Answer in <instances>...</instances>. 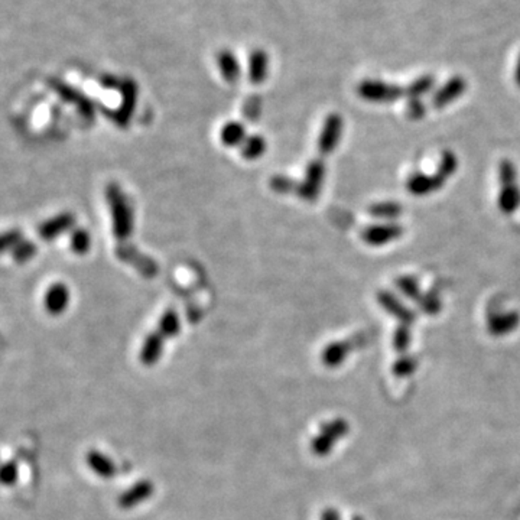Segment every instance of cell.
<instances>
[{
    "instance_id": "21",
    "label": "cell",
    "mask_w": 520,
    "mask_h": 520,
    "mask_svg": "<svg viewBox=\"0 0 520 520\" xmlns=\"http://www.w3.org/2000/svg\"><path fill=\"white\" fill-rule=\"evenodd\" d=\"M267 55L262 51H258L250 57L249 75L253 84H260L265 81L267 77Z\"/></svg>"
},
{
    "instance_id": "19",
    "label": "cell",
    "mask_w": 520,
    "mask_h": 520,
    "mask_svg": "<svg viewBox=\"0 0 520 520\" xmlns=\"http://www.w3.org/2000/svg\"><path fill=\"white\" fill-rule=\"evenodd\" d=\"M520 206V188L517 184L506 185L499 196V208L503 214H513Z\"/></svg>"
},
{
    "instance_id": "3",
    "label": "cell",
    "mask_w": 520,
    "mask_h": 520,
    "mask_svg": "<svg viewBox=\"0 0 520 520\" xmlns=\"http://www.w3.org/2000/svg\"><path fill=\"white\" fill-rule=\"evenodd\" d=\"M359 96L371 103H392L406 96L405 88L381 80H364L357 87Z\"/></svg>"
},
{
    "instance_id": "4",
    "label": "cell",
    "mask_w": 520,
    "mask_h": 520,
    "mask_svg": "<svg viewBox=\"0 0 520 520\" xmlns=\"http://www.w3.org/2000/svg\"><path fill=\"white\" fill-rule=\"evenodd\" d=\"M350 431V425L343 418H337L334 420H329L328 423L322 425L319 434L314 438L311 444V450L318 457H325L334 448V445L346 437Z\"/></svg>"
},
{
    "instance_id": "39",
    "label": "cell",
    "mask_w": 520,
    "mask_h": 520,
    "mask_svg": "<svg viewBox=\"0 0 520 520\" xmlns=\"http://www.w3.org/2000/svg\"><path fill=\"white\" fill-rule=\"evenodd\" d=\"M353 520H363V519H361V517H360V516H356V517H354V519H353Z\"/></svg>"
},
{
    "instance_id": "23",
    "label": "cell",
    "mask_w": 520,
    "mask_h": 520,
    "mask_svg": "<svg viewBox=\"0 0 520 520\" xmlns=\"http://www.w3.org/2000/svg\"><path fill=\"white\" fill-rule=\"evenodd\" d=\"M435 84V78L433 75H422L419 78H416L415 81H412L408 87H405L406 96L409 99H419L423 94L430 92L434 88Z\"/></svg>"
},
{
    "instance_id": "28",
    "label": "cell",
    "mask_w": 520,
    "mask_h": 520,
    "mask_svg": "<svg viewBox=\"0 0 520 520\" xmlns=\"http://www.w3.org/2000/svg\"><path fill=\"white\" fill-rule=\"evenodd\" d=\"M23 240V234L19 228H11L5 233H0V255L14 250Z\"/></svg>"
},
{
    "instance_id": "30",
    "label": "cell",
    "mask_w": 520,
    "mask_h": 520,
    "mask_svg": "<svg viewBox=\"0 0 520 520\" xmlns=\"http://www.w3.org/2000/svg\"><path fill=\"white\" fill-rule=\"evenodd\" d=\"M418 367V360L410 357V356H406L403 354L400 359H398L393 364V374L398 376V377H408L410 376L412 373H415Z\"/></svg>"
},
{
    "instance_id": "27",
    "label": "cell",
    "mask_w": 520,
    "mask_h": 520,
    "mask_svg": "<svg viewBox=\"0 0 520 520\" xmlns=\"http://www.w3.org/2000/svg\"><path fill=\"white\" fill-rule=\"evenodd\" d=\"M38 252V246L32 240H22L15 249L12 250V258L16 263H26L32 258H35Z\"/></svg>"
},
{
    "instance_id": "25",
    "label": "cell",
    "mask_w": 520,
    "mask_h": 520,
    "mask_svg": "<svg viewBox=\"0 0 520 520\" xmlns=\"http://www.w3.org/2000/svg\"><path fill=\"white\" fill-rule=\"evenodd\" d=\"M368 213L376 218L395 220L402 214V206L398 203H392V201L377 203L368 208Z\"/></svg>"
},
{
    "instance_id": "6",
    "label": "cell",
    "mask_w": 520,
    "mask_h": 520,
    "mask_svg": "<svg viewBox=\"0 0 520 520\" xmlns=\"http://www.w3.org/2000/svg\"><path fill=\"white\" fill-rule=\"evenodd\" d=\"M403 234V227L398 223L376 224L364 228L361 238L370 246H385L393 240H398Z\"/></svg>"
},
{
    "instance_id": "17",
    "label": "cell",
    "mask_w": 520,
    "mask_h": 520,
    "mask_svg": "<svg viewBox=\"0 0 520 520\" xmlns=\"http://www.w3.org/2000/svg\"><path fill=\"white\" fill-rule=\"evenodd\" d=\"M87 464L99 477L106 479V480L113 479L117 472L115 462L107 455L102 454L97 450H91L87 454Z\"/></svg>"
},
{
    "instance_id": "22",
    "label": "cell",
    "mask_w": 520,
    "mask_h": 520,
    "mask_svg": "<svg viewBox=\"0 0 520 520\" xmlns=\"http://www.w3.org/2000/svg\"><path fill=\"white\" fill-rule=\"evenodd\" d=\"M218 68L223 74V77L228 81V83H235L240 75V68L238 64V60L234 58L233 54L230 53H223L218 55Z\"/></svg>"
},
{
    "instance_id": "20",
    "label": "cell",
    "mask_w": 520,
    "mask_h": 520,
    "mask_svg": "<svg viewBox=\"0 0 520 520\" xmlns=\"http://www.w3.org/2000/svg\"><path fill=\"white\" fill-rule=\"evenodd\" d=\"M266 149H267L266 140L260 134H252L248 136L246 140L243 142V145L240 147V154L245 159L253 161L260 158L266 152Z\"/></svg>"
},
{
    "instance_id": "14",
    "label": "cell",
    "mask_w": 520,
    "mask_h": 520,
    "mask_svg": "<svg viewBox=\"0 0 520 520\" xmlns=\"http://www.w3.org/2000/svg\"><path fill=\"white\" fill-rule=\"evenodd\" d=\"M520 324V315L516 311H510L506 314H494L489 318V333L494 337H503L513 331Z\"/></svg>"
},
{
    "instance_id": "5",
    "label": "cell",
    "mask_w": 520,
    "mask_h": 520,
    "mask_svg": "<svg viewBox=\"0 0 520 520\" xmlns=\"http://www.w3.org/2000/svg\"><path fill=\"white\" fill-rule=\"evenodd\" d=\"M343 127H344V122L341 115L339 113H331L327 116L319 136H318V142H317V148H318V155L322 156H328L333 154L337 147L340 145V140L343 136Z\"/></svg>"
},
{
    "instance_id": "9",
    "label": "cell",
    "mask_w": 520,
    "mask_h": 520,
    "mask_svg": "<svg viewBox=\"0 0 520 520\" xmlns=\"http://www.w3.org/2000/svg\"><path fill=\"white\" fill-rule=\"evenodd\" d=\"M75 225V216L73 213H61L39 225V238L42 240H54L64 233L73 230Z\"/></svg>"
},
{
    "instance_id": "12",
    "label": "cell",
    "mask_w": 520,
    "mask_h": 520,
    "mask_svg": "<svg viewBox=\"0 0 520 520\" xmlns=\"http://www.w3.org/2000/svg\"><path fill=\"white\" fill-rule=\"evenodd\" d=\"M168 340V337L162 333L159 328H156L154 333H151L144 344H142V350L139 354L140 361L145 366H154L159 361L161 354L164 351V344Z\"/></svg>"
},
{
    "instance_id": "37",
    "label": "cell",
    "mask_w": 520,
    "mask_h": 520,
    "mask_svg": "<svg viewBox=\"0 0 520 520\" xmlns=\"http://www.w3.org/2000/svg\"><path fill=\"white\" fill-rule=\"evenodd\" d=\"M321 520H341V517H340V513L336 509L329 507V509H325L322 511Z\"/></svg>"
},
{
    "instance_id": "2",
    "label": "cell",
    "mask_w": 520,
    "mask_h": 520,
    "mask_svg": "<svg viewBox=\"0 0 520 520\" xmlns=\"http://www.w3.org/2000/svg\"><path fill=\"white\" fill-rule=\"evenodd\" d=\"M327 166H325V156L318 155L314 161H311L305 169L304 179L295 185L294 191L299 196V198L305 201H315L321 194L322 185L325 181Z\"/></svg>"
},
{
    "instance_id": "34",
    "label": "cell",
    "mask_w": 520,
    "mask_h": 520,
    "mask_svg": "<svg viewBox=\"0 0 520 520\" xmlns=\"http://www.w3.org/2000/svg\"><path fill=\"white\" fill-rule=\"evenodd\" d=\"M18 480V465L15 461L0 465V483L11 486Z\"/></svg>"
},
{
    "instance_id": "1",
    "label": "cell",
    "mask_w": 520,
    "mask_h": 520,
    "mask_svg": "<svg viewBox=\"0 0 520 520\" xmlns=\"http://www.w3.org/2000/svg\"><path fill=\"white\" fill-rule=\"evenodd\" d=\"M106 200L110 210L113 234L120 243H123L133 233V207L127 196L122 191V188L115 182L109 184L106 188Z\"/></svg>"
},
{
    "instance_id": "38",
    "label": "cell",
    "mask_w": 520,
    "mask_h": 520,
    "mask_svg": "<svg viewBox=\"0 0 520 520\" xmlns=\"http://www.w3.org/2000/svg\"><path fill=\"white\" fill-rule=\"evenodd\" d=\"M514 81H516L517 87H520V54H519V58H517V63H516V70H514Z\"/></svg>"
},
{
    "instance_id": "11",
    "label": "cell",
    "mask_w": 520,
    "mask_h": 520,
    "mask_svg": "<svg viewBox=\"0 0 520 520\" xmlns=\"http://www.w3.org/2000/svg\"><path fill=\"white\" fill-rule=\"evenodd\" d=\"M467 90L465 78L455 75L450 78L435 94L433 96V107L434 109H444L458 97H461L464 91Z\"/></svg>"
},
{
    "instance_id": "8",
    "label": "cell",
    "mask_w": 520,
    "mask_h": 520,
    "mask_svg": "<svg viewBox=\"0 0 520 520\" xmlns=\"http://www.w3.org/2000/svg\"><path fill=\"white\" fill-rule=\"evenodd\" d=\"M71 292L63 282L53 283L43 295V307L51 315H61L70 305Z\"/></svg>"
},
{
    "instance_id": "16",
    "label": "cell",
    "mask_w": 520,
    "mask_h": 520,
    "mask_svg": "<svg viewBox=\"0 0 520 520\" xmlns=\"http://www.w3.org/2000/svg\"><path fill=\"white\" fill-rule=\"evenodd\" d=\"M152 494H154V484L151 482H148V480L139 482L120 496L119 506L122 509H132L140 503H144L145 500H148Z\"/></svg>"
},
{
    "instance_id": "18",
    "label": "cell",
    "mask_w": 520,
    "mask_h": 520,
    "mask_svg": "<svg viewBox=\"0 0 520 520\" xmlns=\"http://www.w3.org/2000/svg\"><path fill=\"white\" fill-rule=\"evenodd\" d=\"M246 129L239 122H228L223 126L220 132V140L224 147L234 148V147H242L243 142L246 140Z\"/></svg>"
},
{
    "instance_id": "29",
    "label": "cell",
    "mask_w": 520,
    "mask_h": 520,
    "mask_svg": "<svg viewBox=\"0 0 520 520\" xmlns=\"http://www.w3.org/2000/svg\"><path fill=\"white\" fill-rule=\"evenodd\" d=\"M396 285L400 290V292L405 294L409 299L418 302L422 298V294H420L418 282L413 277H410V276H402V277H399L396 280Z\"/></svg>"
},
{
    "instance_id": "35",
    "label": "cell",
    "mask_w": 520,
    "mask_h": 520,
    "mask_svg": "<svg viewBox=\"0 0 520 520\" xmlns=\"http://www.w3.org/2000/svg\"><path fill=\"white\" fill-rule=\"evenodd\" d=\"M499 171H500V182H502V185H503V186L516 184L517 172H516V166L513 165V162H511V161L504 159V161L500 164Z\"/></svg>"
},
{
    "instance_id": "24",
    "label": "cell",
    "mask_w": 520,
    "mask_h": 520,
    "mask_svg": "<svg viewBox=\"0 0 520 520\" xmlns=\"http://www.w3.org/2000/svg\"><path fill=\"white\" fill-rule=\"evenodd\" d=\"M158 328L168 339L176 337L181 329V321H179V315L176 314V311L175 309L165 311V314L159 319Z\"/></svg>"
},
{
    "instance_id": "13",
    "label": "cell",
    "mask_w": 520,
    "mask_h": 520,
    "mask_svg": "<svg viewBox=\"0 0 520 520\" xmlns=\"http://www.w3.org/2000/svg\"><path fill=\"white\" fill-rule=\"evenodd\" d=\"M359 346L357 340H349V341H337L328 344L322 353H321V361L327 367H337L340 366L346 357Z\"/></svg>"
},
{
    "instance_id": "26",
    "label": "cell",
    "mask_w": 520,
    "mask_h": 520,
    "mask_svg": "<svg viewBox=\"0 0 520 520\" xmlns=\"http://www.w3.org/2000/svg\"><path fill=\"white\" fill-rule=\"evenodd\" d=\"M70 246L74 253L78 256L85 255L91 248V235L85 228H75L71 233Z\"/></svg>"
},
{
    "instance_id": "7",
    "label": "cell",
    "mask_w": 520,
    "mask_h": 520,
    "mask_svg": "<svg viewBox=\"0 0 520 520\" xmlns=\"http://www.w3.org/2000/svg\"><path fill=\"white\" fill-rule=\"evenodd\" d=\"M48 84L55 91L57 96H60L64 102L74 105L77 107V110L83 115V117L90 119V120L94 117V107H92V105L83 96L81 92H78L75 88H73L71 85L63 83L61 80H55V78H51L48 81Z\"/></svg>"
},
{
    "instance_id": "31",
    "label": "cell",
    "mask_w": 520,
    "mask_h": 520,
    "mask_svg": "<svg viewBox=\"0 0 520 520\" xmlns=\"http://www.w3.org/2000/svg\"><path fill=\"white\" fill-rule=\"evenodd\" d=\"M410 344V329L409 325L402 324L400 327H398V329L395 331L393 336V347L398 353L400 354H406Z\"/></svg>"
},
{
    "instance_id": "32",
    "label": "cell",
    "mask_w": 520,
    "mask_h": 520,
    "mask_svg": "<svg viewBox=\"0 0 520 520\" xmlns=\"http://www.w3.org/2000/svg\"><path fill=\"white\" fill-rule=\"evenodd\" d=\"M457 168H458V159H457L455 154L451 152V151L442 152L441 162H440V166H438L437 172H440L445 179H448L450 176L454 175Z\"/></svg>"
},
{
    "instance_id": "36",
    "label": "cell",
    "mask_w": 520,
    "mask_h": 520,
    "mask_svg": "<svg viewBox=\"0 0 520 520\" xmlns=\"http://www.w3.org/2000/svg\"><path fill=\"white\" fill-rule=\"evenodd\" d=\"M427 113V107H425L420 102V99H409L408 103V116L412 120H419Z\"/></svg>"
},
{
    "instance_id": "33",
    "label": "cell",
    "mask_w": 520,
    "mask_h": 520,
    "mask_svg": "<svg viewBox=\"0 0 520 520\" xmlns=\"http://www.w3.org/2000/svg\"><path fill=\"white\" fill-rule=\"evenodd\" d=\"M416 304L419 305V308L423 314H428V315H437L441 311V307H442L440 298H437L433 294L422 295V298Z\"/></svg>"
},
{
    "instance_id": "10",
    "label": "cell",
    "mask_w": 520,
    "mask_h": 520,
    "mask_svg": "<svg viewBox=\"0 0 520 520\" xmlns=\"http://www.w3.org/2000/svg\"><path fill=\"white\" fill-rule=\"evenodd\" d=\"M445 181L447 179L440 172H435L434 175L413 174L406 182V188L410 194L422 197L438 191Z\"/></svg>"
},
{
    "instance_id": "15",
    "label": "cell",
    "mask_w": 520,
    "mask_h": 520,
    "mask_svg": "<svg viewBox=\"0 0 520 520\" xmlns=\"http://www.w3.org/2000/svg\"><path fill=\"white\" fill-rule=\"evenodd\" d=\"M377 301H379V304L391 314L393 315L395 318H398L402 324L405 325H409L415 321V314L408 308L405 307L395 295H392L391 292L388 291H382L377 294Z\"/></svg>"
}]
</instances>
